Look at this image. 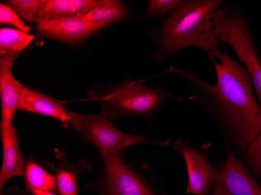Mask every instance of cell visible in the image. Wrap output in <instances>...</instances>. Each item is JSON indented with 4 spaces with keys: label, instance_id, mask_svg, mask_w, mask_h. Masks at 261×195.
I'll return each instance as SVG.
<instances>
[{
    "label": "cell",
    "instance_id": "1",
    "mask_svg": "<svg viewBox=\"0 0 261 195\" xmlns=\"http://www.w3.org/2000/svg\"><path fill=\"white\" fill-rule=\"evenodd\" d=\"M217 83L208 85L190 72L175 70L193 86V96L214 108L233 142L246 154L250 144L261 132V105L254 97L250 74L227 49L212 59Z\"/></svg>",
    "mask_w": 261,
    "mask_h": 195
},
{
    "label": "cell",
    "instance_id": "2",
    "mask_svg": "<svg viewBox=\"0 0 261 195\" xmlns=\"http://www.w3.org/2000/svg\"><path fill=\"white\" fill-rule=\"evenodd\" d=\"M223 4L221 0H186L164 19L152 34L158 51L152 54L159 62L177 51L190 47L201 48L212 60L219 49L215 34L214 14Z\"/></svg>",
    "mask_w": 261,
    "mask_h": 195
},
{
    "label": "cell",
    "instance_id": "3",
    "mask_svg": "<svg viewBox=\"0 0 261 195\" xmlns=\"http://www.w3.org/2000/svg\"><path fill=\"white\" fill-rule=\"evenodd\" d=\"M214 23L218 40L228 44L244 64L261 105V55L255 43L250 22L241 9L222 4L214 14Z\"/></svg>",
    "mask_w": 261,
    "mask_h": 195
},
{
    "label": "cell",
    "instance_id": "4",
    "mask_svg": "<svg viewBox=\"0 0 261 195\" xmlns=\"http://www.w3.org/2000/svg\"><path fill=\"white\" fill-rule=\"evenodd\" d=\"M70 124L97 148L102 158L121 154L126 148L135 144L148 142L146 135L130 134L116 128L112 117L104 110L97 114L71 112Z\"/></svg>",
    "mask_w": 261,
    "mask_h": 195
},
{
    "label": "cell",
    "instance_id": "5",
    "mask_svg": "<svg viewBox=\"0 0 261 195\" xmlns=\"http://www.w3.org/2000/svg\"><path fill=\"white\" fill-rule=\"evenodd\" d=\"M166 94L159 89L146 87L127 79L111 89L101 100L103 109L112 118L117 116H145L164 102Z\"/></svg>",
    "mask_w": 261,
    "mask_h": 195
},
{
    "label": "cell",
    "instance_id": "6",
    "mask_svg": "<svg viewBox=\"0 0 261 195\" xmlns=\"http://www.w3.org/2000/svg\"><path fill=\"white\" fill-rule=\"evenodd\" d=\"M212 195H261V187L231 151L216 170Z\"/></svg>",
    "mask_w": 261,
    "mask_h": 195
},
{
    "label": "cell",
    "instance_id": "7",
    "mask_svg": "<svg viewBox=\"0 0 261 195\" xmlns=\"http://www.w3.org/2000/svg\"><path fill=\"white\" fill-rule=\"evenodd\" d=\"M107 195H155L121 158L120 154L103 157Z\"/></svg>",
    "mask_w": 261,
    "mask_h": 195
},
{
    "label": "cell",
    "instance_id": "8",
    "mask_svg": "<svg viewBox=\"0 0 261 195\" xmlns=\"http://www.w3.org/2000/svg\"><path fill=\"white\" fill-rule=\"evenodd\" d=\"M105 26L83 17H68L60 20L36 23V30L42 37L67 44L86 40Z\"/></svg>",
    "mask_w": 261,
    "mask_h": 195
},
{
    "label": "cell",
    "instance_id": "9",
    "mask_svg": "<svg viewBox=\"0 0 261 195\" xmlns=\"http://www.w3.org/2000/svg\"><path fill=\"white\" fill-rule=\"evenodd\" d=\"M174 147L182 155L187 168L189 181L186 193L201 195L207 193L214 184L216 169L203 152L192 147L187 142L177 141Z\"/></svg>",
    "mask_w": 261,
    "mask_h": 195
},
{
    "label": "cell",
    "instance_id": "10",
    "mask_svg": "<svg viewBox=\"0 0 261 195\" xmlns=\"http://www.w3.org/2000/svg\"><path fill=\"white\" fill-rule=\"evenodd\" d=\"M19 53L0 52V98L2 120L11 125L16 110L18 109L20 95L24 85L14 77L12 68Z\"/></svg>",
    "mask_w": 261,
    "mask_h": 195
},
{
    "label": "cell",
    "instance_id": "11",
    "mask_svg": "<svg viewBox=\"0 0 261 195\" xmlns=\"http://www.w3.org/2000/svg\"><path fill=\"white\" fill-rule=\"evenodd\" d=\"M0 136L3 144V164L0 170V190L2 191L10 179L23 176L26 164L14 126L7 125L2 120L0 123Z\"/></svg>",
    "mask_w": 261,
    "mask_h": 195
},
{
    "label": "cell",
    "instance_id": "12",
    "mask_svg": "<svg viewBox=\"0 0 261 195\" xmlns=\"http://www.w3.org/2000/svg\"><path fill=\"white\" fill-rule=\"evenodd\" d=\"M18 110L46 116L70 124L71 111L52 97L24 86L20 95Z\"/></svg>",
    "mask_w": 261,
    "mask_h": 195
},
{
    "label": "cell",
    "instance_id": "13",
    "mask_svg": "<svg viewBox=\"0 0 261 195\" xmlns=\"http://www.w3.org/2000/svg\"><path fill=\"white\" fill-rule=\"evenodd\" d=\"M97 0H45L35 23L84 17L97 6Z\"/></svg>",
    "mask_w": 261,
    "mask_h": 195
},
{
    "label": "cell",
    "instance_id": "14",
    "mask_svg": "<svg viewBox=\"0 0 261 195\" xmlns=\"http://www.w3.org/2000/svg\"><path fill=\"white\" fill-rule=\"evenodd\" d=\"M128 14V10L122 1L99 0L97 6L83 17L106 27L110 23L121 21Z\"/></svg>",
    "mask_w": 261,
    "mask_h": 195
},
{
    "label": "cell",
    "instance_id": "15",
    "mask_svg": "<svg viewBox=\"0 0 261 195\" xmlns=\"http://www.w3.org/2000/svg\"><path fill=\"white\" fill-rule=\"evenodd\" d=\"M23 179L25 181L26 190L29 193L36 190L53 192L57 190L55 175L49 174L35 161H28Z\"/></svg>",
    "mask_w": 261,
    "mask_h": 195
},
{
    "label": "cell",
    "instance_id": "16",
    "mask_svg": "<svg viewBox=\"0 0 261 195\" xmlns=\"http://www.w3.org/2000/svg\"><path fill=\"white\" fill-rule=\"evenodd\" d=\"M35 36L19 29L10 27L0 29V52H19L25 49Z\"/></svg>",
    "mask_w": 261,
    "mask_h": 195
},
{
    "label": "cell",
    "instance_id": "17",
    "mask_svg": "<svg viewBox=\"0 0 261 195\" xmlns=\"http://www.w3.org/2000/svg\"><path fill=\"white\" fill-rule=\"evenodd\" d=\"M45 0H10L8 4L24 22L33 23L37 20Z\"/></svg>",
    "mask_w": 261,
    "mask_h": 195
},
{
    "label": "cell",
    "instance_id": "18",
    "mask_svg": "<svg viewBox=\"0 0 261 195\" xmlns=\"http://www.w3.org/2000/svg\"><path fill=\"white\" fill-rule=\"evenodd\" d=\"M77 170L61 168L57 170L55 177L57 180V190L61 195H79L77 186Z\"/></svg>",
    "mask_w": 261,
    "mask_h": 195
},
{
    "label": "cell",
    "instance_id": "19",
    "mask_svg": "<svg viewBox=\"0 0 261 195\" xmlns=\"http://www.w3.org/2000/svg\"><path fill=\"white\" fill-rule=\"evenodd\" d=\"M179 0H149L146 5V15L161 17L172 13L181 4Z\"/></svg>",
    "mask_w": 261,
    "mask_h": 195
},
{
    "label": "cell",
    "instance_id": "20",
    "mask_svg": "<svg viewBox=\"0 0 261 195\" xmlns=\"http://www.w3.org/2000/svg\"><path fill=\"white\" fill-rule=\"evenodd\" d=\"M0 23L10 24L19 30L29 33L32 27L28 25L8 4H0Z\"/></svg>",
    "mask_w": 261,
    "mask_h": 195
},
{
    "label": "cell",
    "instance_id": "21",
    "mask_svg": "<svg viewBox=\"0 0 261 195\" xmlns=\"http://www.w3.org/2000/svg\"><path fill=\"white\" fill-rule=\"evenodd\" d=\"M246 158L253 174L261 177V132L248 148Z\"/></svg>",
    "mask_w": 261,
    "mask_h": 195
},
{
    "label": "cell",
    "instance_id": "22",
    "mask_svg": "<svg viewBox=\"0 0 261 195\" xmlns=\"http://www.w3.org/2000/svg\"><path fill=\"white\" fill-rule=\"evenodd\" d=\"M32 194L33 195H57L56 193H53V192H48V191H36L32 192Z\"/></svg>",
    "mask_w": 261,
    "mask_h": 195
},
{
    "label": "cell",
    "instance_id": "23",
    "mask_svg": "<svg viewBox=\"0 0 261 195\" xmlns=\"http://www.w3.org/2000/svg\"><path fill=\"white\" fill-rule=\"evenodd\" d=\"M1 195H4V194H1Z\"/></svg>",
    "mask_w": 261,
    "mask_h": 195
}]
</instances>
